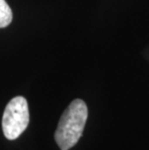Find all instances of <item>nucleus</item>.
<instances>
[{
	"label": "nucleus",
	"mask_w": 149,
	"mask_h": 150,
	"mask_svg": "<svg viewBox=\"0 0 149 150\" xmlns=\"http://www.w3.org/2000/svg\"><path fill=\"white\" fill-rule=\"evenodd\" d=\"M88 116L86 104L76 99L62 113L54 133V139L61 150H69L77 144L83 133Z\"/></svg>",
	"instance_id": "nucleus-1"
},
{
	"label": "nucleus",
	"mask_w": 149,
	"mask_h": 150,
	"mask_svg": "<svg viewBox=\"0 0 149 150\" xmlns=\"http://www.w3.org/2000/svg\"><path fill=\"white\" fill-rule=\"evenodd\" d=\"M29 124V110L26 99L23 96L13 98L5 108L2 117V130L6 139H18Z\"/></svg>",
	"instance_id": "nucleus-2"
},
{
	"label": "nucleus",
	"mask_w": 149,
	"mask_h": 150,
	"mask_svg": "<svg viewBox=\"0 0 149 150\" xmlns=\"http://www.w3.org/2000/svg\"><path fill=\"white\" fill-rule=\"evenodd\" d=\"M13 20V13L6 2V0H0V28L7 27Z\"/></svg>",
	"instance_id": "nucleus-3"
}]
</instances>
